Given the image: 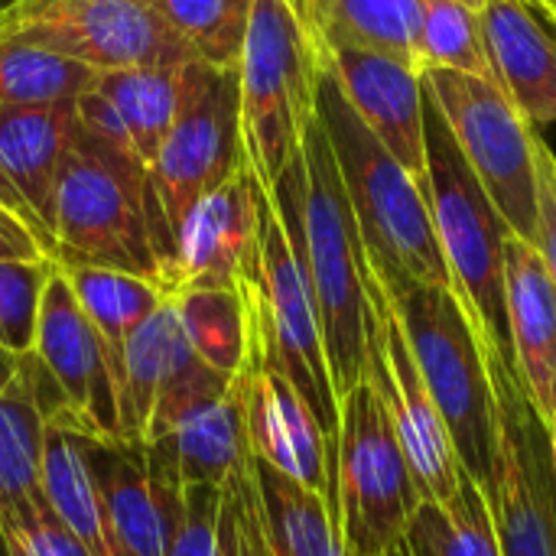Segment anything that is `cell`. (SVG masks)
<instances>
[{
	"label": "cell",
	"instance_id": "cell-32",
	"mask_svg": "<svg viewBox=\"0 0 556 556\" xmlns=\"http://www.w3.org/2000/svg\"><path fill=\"white\" fill-rule=\"evenodd\" d=\"M94 78L98 72L75 59L0 39V108H46L78 101L94 85Z\"/></svg>",
	"mask_w": 556,
	"mask_h": 556
},
{
	"label": "cell",
	"instance_id": "cell-41",
	"mask_svg": "<svg viewBox=\"0 0 556 556\" xmlns=\"http://www.w3.org/2000/svg\"><path fill=\"white\" fill-rule=\"evenodd\" d=\"M521 3L556 36V0H521Z\"/></svg>",
	"mask_w": 556,
	"mask_h": 556
},
{
	"label": "cell",
	"instance_id": "cell-23",
	"mask_svg": "<svg viewBox=\"0 0 556 556\" xmlns=\"http://www.w3.org/2000/svg\"><path fill=\"white\" fill-rule=\"evenodd\" d=\"M85 450L117 556H166V502L143 450L88 437Z\"/></svg>",
	"mask_w": 556,
	"mask_h": 556
},
{
	"label": "cell",
	"instance_id": "cell-16",
	"mask_svg": "<svg viewBox=\"0 0 556 556\" xmlns=\"http://www.w3.org/2000/svg\"><path fill=\"white\" fill-rule=\"evenodd\" d=\"M244 381V427L251 456L300 482L303 489L323 495L332 508V443L323 433L316 414L300 397V391L270 365H264L254 349L241 368Z\"/></svg>",
	"mask_w": 556,
	"mask_h": 556
},
{
	"label": "cell",
	"instance_id": "cell-2",
	"mask_svg": "<svg viewBox=\"0 0 556 556\" xmlns=\"http://www.w3.org/2000/svg\"><path fill=\"white\" fill-rule=\"evenodd\" d=\"M316 117L329 137L368 264L381 287L388 293L407 283L453 290L433 228L427 179H417L362 124L329 68L319 78Z\"/></svg>",
	"mask_w": 556,
	"mask_h": 556
},
{
	"label": "cell",
	"instance_id": "cell-39",
	"mask_svg": "<svg viewBox=\"0 0 556 556\" xmlns=\"http://www.w3.org/2000/svg\"><path fill=\"white\" fill-rule=\"evenodd\" d=\"M534 248L556 287V156L541 140L538 147V238Z\"/></svg>",
	"mask_w": 556,
	"mask_h": 556
},
{
	"label": "cell",
	"instance_id": "cell-34",
	"mask_svg": "<svg viewBox=\"0 0 556 556\" xmlns=\"http://www.w3.org/2000/svg\"><path fill=\"white\" fill-rule=\"evenodd\" d=\"M417 72L427 68H453L466 75H479L495 81L479 10L459 0H420V29L414 46ZM498 85V81H495Z\"/></svg>",
	"mask_w": 556,
	"mask_h": 556
},
{
	"label": "cell",
	"instance_id": "cell-31",
	"mask_svg": "<svg viewBox=\"0 0 556 556\" xmlns=\"http://www.w3.org/2000/svg\"><path fill=\"white\" fill-rule=\"evenodd\" d=\"M150 7L195 62L238 68L254 0H150Z\"/></svg>",
	"mask_w": 556,
	"mask_h": 556
},
{
	"label": "cell",
	"instance_id": "cell-4",
	"mask_svg": "<svg viewBox=\"0 0 556 556\" xmlns=\"http://www.w3.org/2000/svg\"><path fill=\"white\" fill-rule=\"evenodd\" d=\"M424 153L433 228L453 293L489 358L515 368L505 303V244L511 228L482 189L430 98L424 108Z\"/></svg>",
	"mask_w": 556,
	"mask_h": 556
},
{
	"label": "cell",
	"instance_id": "cell-25",
	"mask_svg": "<svg viewBox=\"0 0 556 556\" xmlns=\"http://www.w3.org/2000/svg\"><path fill=\"white\" fill-rule=\"evenodd\" d=\"M192 355L176 296H166L127 339L124 368L117 384V440L127 446H143L150 417L156 410L160 391L169 375Z\"/></svg>",
	"mask_w": 556,
	"mask_h": 556
},
{
	"label": "cell",
	"instance_id": "cell-47",
	"mask_svg": "<svg viewBox=\"0 0 556 556\" xmlns=\"http://www.w3.org/2000/svg\"><path fill=\"white\" fill-rule=\"evenodd\" d=\"M554 463H556V430H554Z\"/></svg>",
	"mask_w": 556,
	"mask_h": 556
},
{
	"label": "cell",
	"instance_id": "cell-13",
	"mask_svg": "<svg viewBox=\"0 0 556 556\" xmlns=\"http://www.w3.org/2000/svg\"><path fill=\"white\" fill-rule=\"evenodd\" d=\"M26 358L46 420L72 427L88 440L121 443L117 397L101 339L59 264L42 290L36 342Z\"/></svg>",
	"mask_w": 556,
	"mask_h": 556
},
{
	"label": "cell",
	"instance_id": "cell-44",
	"mask_svg": "<svg viewBox=\"0 0 556 556\" xmlns=\"http://www.w3.org/2000/svg\"><path fill=\"white\" fill-rule=\"evenodd\" d=\"M388 556H430V554H427V551H424V547L407 534V538H404V541H401V544H397V547H394Z\"/></svg>",
	"mask_w": 556,
	"mask_h": 556
},
{
	"label": "cell",
	"instance_id": "cell-40",
	"mask_svg": "<svg viewBox=\"0 0 556 556\" xmlns=\"http://www.w3.org/2000/svg\"><path fill=\"white\" fill-rule=\"evenodd\" d=\"M52 257L49 238L13 205L0 202V261H46Z\"/></svg>",
	"mask_w": 556,
	"mask_h": 556
},
{
	"label": "cell",
	"instance_id": "cell-1",
	"mask_svg": "<svg viewBox=\"0 0 556 556\" xmlns=\"http://www.w3.org/2000/svg\"><path fill=\"white\" fill-rule=\"evenodd\" d=\"M270 202L309 280L336 397H345L365 378L371 267L319 117L300 156L274 182Z\"/></svg>",
	"mask_w": 556,
	"mask_h": 556
},
{
	"label": "cell",
	"instance_id": "cell-29",
	"mask_svg": "<svg viewBox=\"0 0 556 556\" xmlns=\"http://www.w3.org/2000/svg\"><path fill=\"white\" fill-rule=\"evenodd\" d=\"M420 0H316L319 46H352L414 62Z\"/></svg>",
	"mask_w": 556,
	"mask_h": 556
},
{
	"label": "cell",
	"instance_id": "cell-3",
	"mask_svg": "<svg viewBox=\"0 0 556 556\" xmlns=\"http://www.w3.org/2000/svg\"><path fill=\"white\" fill-rule=\"evenodd\" d=\"M49 235L59 267L124 270L169 290L147 166L81 121L59 169Z\"/></svg>",
	"mask_w": 556,
	"mask_h": 556
},
{
	"label": "cell",
	"instance_id": "cell-38",
	"mask_svg": "<svg viewBox=\"0 0 556 556\" xmlns=\"http://www.w3.org/2000/svg\"><path fill=\"white\" fill-rule=\"evenodd\" d=\"M225 502L231 508L235 534H238V556H274L267 531H264V511L254 479V456H248L225 482H222Z\"/></svg>",
	"mask_w": 556,
	"mask_h": 556
},
{
	"label": "cell",
	"instance_id": "cell-14",
	"mask_svg": "<svg viewBox=\"0 0 556 556\" xmlns=\"http://www.w3.org/2000/svg\"><path fill=\"white\" fill-rule=\"evenodd\" d=\"M368 306H371V323H368L365 375L384 397V407L407 453L424 502L446 505L456 495L466 469L459 466L443 414L417 368L397 306L381 287V280L375 277V270L368 274Z\"/></svg>",
	"mask_w": 556,
	"mask_h": 556
},
{
	"label": "cell",
	"instance_id": "cell-26",
	"mask_svg": "<svg viewBox=\"0 0 556 556\" xmlns=\"http://www.w3.org/2000/svg\"><path fill=\"white\" fill-rule=\"evenodd\" d=\"M39 482L42 498L55 521L88 551L91 556H117L101 492L88 466L85 437L72 427H62L55 420H46L42 437V463H39Z\"/></svg>",
	"mask_w": 556,
	"mask_h": 556
},
{
	"label": "cell",
	"instance_id": "cell-17",
	"mask_svg": "<svg viewBox=\"0 0 556 556\" xmlns=\"http://www.w3.org/2000/svg\"><path fill=\"white\" fill-rule=\"evenodd\" d=\"M326 68L336 75L349 104L362 124L394 153L417 179H427L424 153V78L414 62L352 49V46H323Z\"/></svg>",
	"mask_w": 556,
	"mask_h": 556
},
{
	"label": "cell",
	"instance_id": "cell-11",
	"mask_svg": "<svg viewBox=\"0 0 556 556\" xmlns=\"http://www.w3.org/2000/svg\"><path fill=\"white\" fill-rule=\"evenodd\" d=\"M0 39L75 59L94 72L192 62L150 0H16L0 13Z\"/></svg>",
	"mask_w": 556,
	"mask_h": 556
},
{
	"label": "cell",
	"instance_id": "cell-22",
	"mask_svg": "<svg viewBox=\"0 0 556 556\" xmlns=\"http://www.w3.org/2000/svg\"><path fill=\"white\" fill-rule=\"evenodd\" d=\"M78 127V101L0 108V173L52 244V195Z\"/></svg>",
	"mask_w": 556,
	"mask_h": 556
},
{
	"label": "cell",
	"instance_id": "cell-10",
	"mask_svg": "<svg viewBox=\"0 0 556 556\" xmlns=\"http://www.w3.org/2000/svg\"><path fill=\"white\" fill-rule=\"evenodd\" d=\"M420 78L508 228L534 244L541 130L531 127L502 85L489 78L453 68H427Z\"/></svg>",
	"mask_w": 556,
	"mask_h": 556
},
{
	"label": "cell",
	"instance_id": "cell-24",
	"mask_svg": "<svg viewBox=\"0 0 556 556\" xmlns=\"http://www.w3.org/2000/svg\"><path fill=\"white\" fill-rule=\"evenodd\" d=\"M46 417L29 375V358L0 349V521L42 508Z\"/></svg>",
	"mask_w": 556,
	"mask_h": 556
},
{
	"label": "cell",
	"instance_id": "cell-46",
	"mask_svg": "<svg viewBox=\"0 0 556 556\" xmlns=\"http://www.w3.org/2000/svg\"><path fill=\"white\" fill-rule=\"evenodd\" d=\"M13 3H16V0H0V13H3V10H10Z\"/></svg>",
	"mask_w": 556,
	"mask_h": 556
},
{
	"label": "cell",
	"instance_id": "cell-28",
	"mask_svg": "<svg viewBox=\"0 0 556 556\" xmlns=\"http://www.w3.org/2000/svg\"><path fill=\"white\" fill-rule=\"evenodd\" d=\"M254 479L274 556H352L323 495L303 489L261 459H254Z\"/></svg>",
	"mask_w": 556,
	"mask_h": 556
},
{
	"label": "cell",
	"instance_id": "cell-15",
	"mask_svg": "<svg viewBox=\"0 0 556 556\" xmlns=\"http://www.w3.org/2000/svg\"><path fill=\"white\" fill-rule=\"evenodd\" d=\"M270 192L244 163L212 189L182 222L169 267V290H238L254 264Z\"/></svg>",
	"mask_w": 556,
	"mask_h": 556
},
{
	"label": "cell",
	"instance_id": "cell-37",
	"mask_svg": "<svg viewBox=\"0 0 556 556\" xmlns=\"http://www.w3.org/2000/svg\"><path fill=\"white\" fill-rule=\"evenodd\" d=\"M0 556H91L49 511L29 508L0 521Z\"/></svg>",
	"mask_w": 556,
	"mask_h": 556
},
{
	"label": "cell",
	"instance_id": "cell-8",
	"mask_svg": "<svg viewBox=\"0 0 556 556\" xmlns=\"http://www.w3.org/2000/svg\"><path fill=\"white\" fill-rule=\"evenodd\" d=\"M244 163L238 68H215L195 59L186 62L176 121L147 169L166 287L182 222Z\"/></svg>",
	"mask_w": 556,
	"mask_h": 556
},
{
	"label": "cell",
	"instance_id": "cell-43",
	"mask_svg": "<svg viewBox=\"0 0 556 556\" xmlns=\"http://www.w3.org/2000/svg\"><path fill=\"white\" fill-rule=\"evenodd\" d=\"M0 202H7V205H13V208H16L20 215H26V208H23V202L16 199V192L10 189V182L3 179V173H0ZM26 218H29V215H26ZM29 222H33V218H29ZM33 225H36V222H33ZM36 228H39V225H36ZM39 231H42V228H39Z\"/></svg>",
	"mask_w": 556,
	"mask_h": 556
},
{
	"label": "cell",
	"instance_id": "cell-12",
	"mask_svg": "<svg viewBox=\"0 0 556 556\" xmlns=\"http://www.w3.org/2000/svg\"><path fill=\"white\" fill-rule=\"evenodd\" d=\"M495 388V472L489 505L502 556H556L554 437L531 407L518 371L489 358Z\"/></svg>",
	"mask_w": 556,
	"mask_h": 556
},
{
	"label": "cell",
	"instance_id": "cell-19",
	"mask_svg": "<svg viewBox=\"0 0 556 556\" xmlns=\"http://www.w3.org/2000/svg\"><path fill=\"white\" fill-rule=\"evenodd\" d=\"M140 450L160 489L222 485L251 456L241 375L228 391L186 410L163 437Z\"/></svg>",
	"mask_w": 556,
	"mask_h": 556
},
{
	"label": "cell",
	"instance_id": "cell-9",
	"mask_svg": "<svg viewBox=\"0 0 556 556\" xmlns=\"http://www.w3.org/2000/svg\"><path fill=\"white\" fill-rule=\"evenodd\" d=\"M238 290L244 293L248 303L254 355L274 371H280L300 391V397L316 414L336 453L339 397L326 362L323 326H319L309 280L283 231L280 215L274 212V202L267 205L261 225L254 264L241 277Z\"/></svg>",
	"mask_w": 556,
	"mask_h": 556
},
{
	"label": "cell",
	"instance_id": "cell-36",
	"mask_svg": "<svg viewBox=\"0 0 556 556\" xmlns=\"http://www.w3.org/2000/svg\"><path fill=\"white\" fill-rule=\"evenodd\" d=\"M55 261H0V349L13 355L33 352L42 290Z\"/></svg>",
	"mask_w": 556,
	"mask_h": 556
},
{
	"label": "cell",
	"instance_id": "cell-35",
	"mask_svg": "<svg viewBox=\"0 0 556 556\" xmlns=\"http://www.w3.org/2000/svg\"><path fill=\"white\" fill-rule=\"evenodd\" d=\"M166 556H238V534L222 485L163 489Z\"/></svg>",
	"mask_w": 556,
	"mask_h": 556
},
{
	"label": "cell",
	"instance_id": "cell-6",
	"mask_svg": "<svg viewBox=\"0 0 556 556\" xmlns=\"http://www.w3.org/2000/svg\"><path fill=\"white\" fill-rule=\"evenodd\" d=\"M388 296L397 306L417 368L453 437L459 466L489 495L498 446L489 352L472 332L453 290L407 283Z\"/></svg>",
	"mask_w": 556,
	"mask_h": 556
},
{
	"label": "cell",
	"instance_id": "cell-21",
	"mask_svg": "<svg viewBox=\"0 0 556 556\" xmlns=\"http://www.w3.org/2000/svg\"><path fill=\"white\" fill-rule=\"evenodd\" d=\"M485 52L502 91L531 127L556 124V36L521 0H485Z\"/></svg>",
	"mask_w": 556,
	"mask_h": 556
},
{
	"label": "cell",
	"instance_id": "cell-20",
	"mask_svg": "<svg viewBox=\"0 0 556 556\" xmlns=\"http://www.w3.org/2000/svg\"><path fill=\"white\" fill-rule=\"evenodd\" d=\"M505 303L511 355L534 414L556 430V287L534 244L508 235L505 244Z\"/></svg>",
	"mask_w": 556,
	"mask_h": 556
},
{
	"label": "cell",
	"instance_id": "cell-18",
	"mask_svg": "<svg viewBox=\"0 0 556 556\" xmlns=\"http://www.w3.org/2000/svg\"><path fill=\"white\" fill-rule=\"evenodd\" d=\"M182 91V65H134L98 72L78 98V121L91 134L124 147L147 169L156 160Z\"/></svg>",
	"mask_w": 556,
	"mask_h": 556
},
{
	"label": "cell",
	"instance_id": "cell-30",
	"mask_svg": "<svg viewBox=\"0 0 556 556\" xmlns=\"http://www.w3.org/2000/svg\"><path fill=\"white\" fill-rule=\"evenodd\" d=\"M189 349L212 371L235 378L251 358V316L241 290L173 293Z\"/></svg>",
	"mask_w": 556,
	"mask_h": 556
},
{
	"label": "cell",
	"instance_id": "cell-45",
	"mask_svg": "<svg viewBox=\"0 0 556 556\" xmlns=\"http://www.w3.org/2000/svg\"><path fill=\"white\" fill-rule=\"evenodd\" d=\"M459 3H466V7H472V10H482L485 0H459Z\"/></svg>",
	"mask_w": 556,
	"mask_h": 556
},
{
	"label": "cell",
	"instance_id": "cell-33",
	"mask_svg": "<svg viewBox=\"0 0 556 556\" xmlns=\"http://www.w3.org/2000/svg\"><path fill=\"white\" fill-rule=\"evenodd\" d=\"M430 556H502L489 495L463 472L446 505H424L407 531Z\"/></svg>",
	"mask_w": 556,
	"mask_h": 556
},
{
	"label": "cell",
	"instance_id": "cell-7",
	"mask_svg": "<svg viewBox=\"0 0 556 556\" xmlns=\"http://www.w3.org/2000/svg\"><path fill=\"white\" fill-rule=\"evenodd\" d=\"M384 397L365 375L339 397L332 459V518L352 556H388L424 508Z\"/></svg>",
	"mask_w": 556,
	"mask_h": 556
},
{
	"label": "cell",
	"instance_id": "cell-27",
	"mask_svg": "<svg viewBox=\"0 0 556 556\" xmlns=\"http://www.w3.org/2000/svg\"><path fill=\"white\" fill-rule=\"evenodd\" d=\"M62 270L75 290L88 323L94 326V332L101 339L104 362H108L111 381H114V397H117L127 339L173 293L147 277L124 274V270H108V267H62Z\"/></svg>",
	"mask_w": 556,
	"mask_h": 556
},
{
	"label": "cell",
	"instance_id": "cell-5",
	"mask_svg": "<svg viewBox=\"0 0 556 556\" xmlns=\"http://www.w3.org/2000/svg\"><path fill=\"white\" fill-rule=\"evenodd\" d=\"M323 68V46L296 13L283 0H254L238 59V91L244 156L267 192L303 150L316 121Z\"/></svg>",
	"mask_w": 556,
	"mask_h": 556
},
{
	"label": "cell",
	"instance_id": "cell-42",
	"mask_svg": "<svg viewBox=\"0 0 556 556\" xmlns=\"http://www.w3.org/2000/svg\"><path fill=\"white\" fill-rule=\"evenodd\" d=\"M293 13H296V20L316 36V0H283Z\"/></svg>",
	"mask_w": 556,
	"mask_h": 556
}]
</instances>
